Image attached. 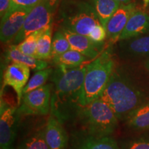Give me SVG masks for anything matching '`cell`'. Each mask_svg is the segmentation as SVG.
<instances>
[{
  "instance_id": "6da1fadb",
  "label": "cell",
  "mask_w": 149,
  "mask_h": 149,
  "mask_svg": "<svg viewBox=\"0 0 149 149\" xmlns=\"http://www.w3.org/2000/svg\"><path fill=\"white\" fill-rule=\"evenodd\" d=\"M86 65L67 68L56 65L51 80L54 85L51 97V110L53 116L60 121L70 115L74 109L77 113L81 107L84 79Z\"/></svg>"
},
{
  "instance_id": "7a4b0ae2",
  "label": "cell",
  "mask_w": 149,
  "mask_h": 149,
  "mask_svg": "<svg viewBox=\"0 0 149 149\" xmlns=\"http://www.w3.org/2000/svg\"><path fill=\"white\" fill-rule=\"evenodd\" d=\"M59 28L89 37L103 48L107 31L92 3L86 0H61L58 8Z\"/></svg>"
},
{
  "instance_id": "3957f363",
  "label": "cell",
  "mask_w": 149,
  "mask_h": 149,
  "mask_svg": "<svg viewBox=\"0 0 149 149\" xmlns=\"http://www.w3.org/2000/svg\"><path fill=\"white\" fill-rule=\"evenodd\" d=\"M99 98L111 108L118 120L126 119L144 102L141 91L128 77L115 70Z\"/></svg>"
},
{
  "instance_id": "277c9868",
  "label": "cell",
  "mask_w": 149,
  "mask_h": 149,
  "mask_svg": "<svg viewBox=\"0 0 149 149\" xmlns=\"http://www.w3.org/2000/svg\"><path fill=\"white\" fill-rule=\"evenodd\" d=\"M114 70L115 61L110 49L103 51L90 64H86L81 107H85L100 97Z\"/></svg>"
},
{
  "instance_id": "5b68a950",
  "label": "cell",
  "mask_w": 149,
  "mask_h": 149,
  "mask_svg": "<svg viewBox=\"0 0 149 149\" xmlns=\"http://www.w3.org/2000/svg\"><path fill=\"white\" fill-rule=\"evenodd\" d=\"M77 116L86 135L102 137L112 135L116 129L118 118L112 109L100 98L78 110Z\"/></svg>"
},
{
  "instance_id": "8992f818",
  "label": "cell",
  "mask_w": 149,
  "mask_h": 149,
  "mask_svg": "<svg viewBox=\"0 0 149 149\" xmlns=\"http://www.w3.org/2000/svg\"><path fill=\"white\" fill-rule=\"evenodd\" d=\"M53 15L45 2L42 0L28 14L23 26L14 39L13 44H19L29 35L53 26Z\"/></svg>"
},
{
  "instance_id": "52a82bcc",
  "label": "cell",
  "mask_w": 149,
  "mask_h": 149,
  "mask_svg": "<svg viewBox=\"0 0 149 149\" xmlns=\"http://www.w3.org/2000/svg\"><path fill=\"white\" fill-rule=\"evenodd\" d=\"M51 84L23 95L18 112L20 115H45L51 109Z\"/></svg>"
},
{
  "instance_id": "ba28073f",
  "label": "cell",
  "mask_w": 149,
  "mask_h": 149,
  "mask_svg": "<svg viewBox=\"0 0 149 149\" xmlns=\"http://www.w3.org/2000/svg\"><path fill=\"white\" fill-rule=\"evenodd\" d=\"M19 113L15 107L9 105L1 97L0 102V147L14 149L17 135Z\"/></svg>"
},
{
  "instance_id": "9c48e42d",
  "label": "cell",
  "mask_w": 149,
  "mask_h": 149,
  "mask_svg": "<svg viewBox=\"0 0 149 149\" xmlns=\"http://www.w3.org/2000/svg\"><path fill=\"white\" fill-rule=\"evenodd\" d=\"M30 69L26 65L12 62L7 66L3 72L2 90L6 86L12 87L17 94L18 106L21 104L24 87L29 81Z\"/></svg>"
},
{
  "instance_id": "30bf717a",
  "label": "cell",
  "mask_w": 149,
  "mask_h": 149,
  "mask_svg": "<svg viewBox=\"0 0 149 149\" xmlns=\"http://www.w3.org/2000/svg\"><path fill=\"white\" fill-rule=\"evenodd\" d=\"M136 9L135 3L122 4L110 18L106 26V31L107 39L111 44L119 42L120 35L125 29L128 19Z\"/></svg>"
},
{
  "instance_id": "8fae6325",
  "label": "cell",
  "mask_w": 149,
  "mask_h": 149,
  "mask_svg": "<svg viewBox=\"0 0 149 149\" xmlns=\"http://www.w3.org/2000/svg\"><path fill=\"white\" fill-rule=\"evenodd\" d=\"M31 9L18 8L6 17L1 19L0 40L2 43L14 40L23 26L26 18Z\"/></svg>"
},
{
  "instance_id": "7c38bea8",
  "label": "cell",
  "mask_w": 149,
  "mask_h": 149,
  "mask_svg": "<svg viewBox=\"0 0 149 149\" xmlns=\"http://www.w3.org/2000/svg\"><path fill=\"white\" fill-rule=\"evenodd\" d=\"M59 30L64 33L69 42L71 50L79 52L88 59L93 60L102 53L103 48L93 42L89 37L65 29L59 28Z\"/></svg>"
},
{
  "instance_id": "4fadbf2b",
  "label": "cell",
  "mask_w": 149,
  "mask_h": 149,
  "mask_svg": "<svg viewBox=\"0 0 149 149\" xmlns=\"http://www.w3.org/2000/svg\"><path fill=\"white\" fill-rule=\"evenodd\" d=\"M121 55L128 58H149V34L119 42Z\"/></svg>"
},
{
  "instance_id": "5bb4252c",
  "label": "cell",
  "mask_w": 149,
  "mask_h": 149,
  "mask_svg": "<svg viewBox=\"0 0 149 149\" xmlns=\"http://www.w3.org/2000/svg\"><path fill=\"white\" fill-rule=\"evenodd\" d=\"M146 34H149V15L137 8L128 19L119 42Z\"/></svg>"
},
{
  "instance_id": "9a60e30c",
  "label": "cell",
  "mask_w": 149,
  "mask_h": 149,
  "mask_svg": "<svg viewBox=\"0 0 149 149\" xmlns=\"http://www.w3.org/2000/svg\"><path fill=\"white\" fill-rule=\"evenodd\" d=\"M45 139L50 149H66L68 136L61 123L55 116L48 118L45 127Z\"/></svg>"
},
{
  "instance_id": "2e32d148",
  "label": "cell",
  "mask_w": 149,
  "mask_h": 149,
  "mask_svg": "<svg viewBox=\"0 0 149 149\" xmlns=\"http://www.w3.org/2000/svg\"><path fill=\"white\" fill-rule=\"evenodd\" d=\"M4 57L7 62L21 63V64L26 65L31 69L36 70V71L45 69L48 66L47 61L25 55L19 51L14 44H12L7 48L6 51H5Z\"/></svg>"
},
{
  "instance_id": "e0dca14e",
  "label": "cell",
  "mask_w": 149,
  "mask_h": 149,
  "mask_svg": "<svg viewBox=\"0 0 149 149\" xmlns=\"http://www.w3.org/2000/svg\"><path fill=\"white\" fill-rule=\"evenodd\" d=\"M126 120L130 127L138 130L149 129V101L136 108Z\"/></svg>"
},
{
  "instance_id": "ac0fdd59",
  "label": "cell",
  "mask_w": 149,
  "mask_h": 149,
  "mask_svg": "<svg viewBox=\"0 0 149 149\" xmlns=\"http://www.w3.org/2000/svg\"><path fill=\"white\" fill-rule=\"evenodd\" d=\"M75 149H120L111 136L95 137L86 135L80 140Z\"/></svg>"
},
{
  "instance_id": "d6986e66",
  "label": "cell",
  "mask_w": 149,
  "mask_h": 149,
  "mask_svg": "<svg viewBox=\"0 0 149 149\" xmlns=\"http://www.w3.org/2000/svg\"><path fill=\"white\" fill-rule=\"evenodd\" d=\"M91 3L99 19L105 29L110 18L122 5L115 0H92Z\"/></svg>"
},
{
  "instance_id": "ffe728a7",
  "label": "cell",
  "mask_w": 149,
  "mask_h": 149,
  "mask_svg": "<svg viewBox=\"0 0 149 149\" xmlns=\"http://www.w3.org/2000/svg\"><path fill=\"white\" fill-rule=\"evenodd\" d=\"M52 29L53 26L48 27L39 37L35 58L44 61L51 59L52 40H53Z\"/></svg>"
},
{
  "instance_id": "44dd1931",
  "label": "cell",
  "mask_w": 149,
  "mask_h": 149,
  "mask_svg": "<svg viewBox=\"0 0 149 149\" xmlns=\"http://www.w3.org/2000/svg\"><path fill=\"white\" fill-rule=\"evenodd\" d=\"M52 59L55 65H61L67 68H74L82 66L88 59L79 52L70 49L60 55L56 56Z\"/></svg>"
},
{
  "instance_id": "7402d4cb",
  "label": "cell",
  "mask_w": 149,
  "mask_h": 149,
  "mask_svg": "<svg viewBox=\"0 0 149 149\" xmlns=\"http://www.w3.org/2000/svg\"><path fill=\"white\" fill-rule=\"evenodd\" d=\"M16 149H50L45 139V128L22 139Z\"/></svg>"
},
{
  "instance_id": "603a6c76",
  "label": "cell",
  "mask_w": 149,
  "mask_h": 149,
  "mask_svg": "<svg viewBox=\"0 0 149 149\" xmlns=\"http://www.w3.org/2000/svg\"><path fill=\"white\" fill-rule=\"evenodd\" d=\"M53 71V69L51 68H47L45 69L37 71L34 74V75L28 81L27 84L24 87L22 94L25 95L31 92V91L40 88V87L45 85V83L48 78L51 77Z\"/></svg>"
},
{
  "instance_id": "cb8c5ba5",
  "label": "cell",
  "mask_w": 149,
  "mask_h": 149,
  "mask_svg": "<svg viewBox=\"0 0 149 149\" xmlns=\"http://www.w3.org/2000/svg\"><path fill=\"white\" fill-rule=\"evenodd\" d=\"M45 30L33 33V34L29 35L27 38H26L24 41H22L21 43L18 44H14V45L22 53L35 58L38 39Z\"/></svg>"
},
{
  "instance_id": "d4e9b609",
  "label": "cell",
  "mask_w": 149,
  "mask_h": 149,
  "mask_svg": "<svg viewBox=\"0 0 149 149\" xmlns=\"http://www.w3.org/2000/svg\"><path fill=\"white\" fill-rule=\"evenodd\" d=\"M71 49L67 38L60 30L54 33L52 40L51 59L56 56L60 55Z\"/></svg>"
},
{
  "instance_id": "484cf974",
  "label": "cell",
  "mask_w": 149,
  "mask_h": 149,
  "mask_svg": "<svg viewBox=\"0 0 149 149\" xmlns=\"http://www.w3.org/2000/svg\"><path fill=\"white\" fill-rule=\"evenodd\" d=\"M42 0H10V4L8 12L6 13L3 18L6 17L14 10L18 8H30L32 9L37 6Z\"/></svg>"
},
{
  "instance_id": "4316f807",
  "label": "cell",
  "mask_w": 149,
  "mask_h": 149,
  "mask_svg": "<svg viewBox=\"0 0 149 149\" xmlns=\"http://www.w3.org/2000/svg\"><path fill=\"white\" fill-rule=\"evenodd\" d=\"M125 149H149V139H138L130 141L126 144Z\"/></svg>"
},
{
  "instance_id": "83f0119b",
  "label": "cell",
  "mask_w": 149,
  "mask_h": 149,
  "mask_svg": "<svg viewBox=\"0 0 149 149\" xmlns=\"http://www.w3.org/2000/svg\"><path fill=\"white\" fill-rule=\"evenodd\" d=\"M53 15L58 10L61 0H43Z\"/></svg>"
},
{
  "instance_id": "f1b7e54d",
  "label": "cell",
  "mask_w": 149,
  "mask_h": 149,
  "mask_svg": "<svg viewBox=\"0 0 149 149\" xmlns=\"http://www.w3.org/2000/svg\"><path fill=\"white\" fill-rule=\"evenodd\" d=\"M10 0H0V15L2 19L6 15L10 7Z\"/></svg>"
},
{
  "instance_id": "f546056e",
  "label": "cell",
  "mask_w": 149,
  "mask_h": 149,
  "mask_svg": "<svg viewBox=\"0 0 149 149\" xmlns=\"http://www.w3.org/2000/svg\"><path fill=\"white\" fill-rule=\"evenodd\" d=\"M115 1H118L119 3H122V4H126V3H130L131 0H115Z\"/></svg>"
},
{
  "instance_id": "4dcf8cb0",
  "label": "cell",
  "mask_w": 149,
  "mask_h": 149,
  "mask_svg": "<svg viewBox=\"0 0 149 149\" xmlns=\"http://www.w3.org/2000/svg\"><path fill=\"white\" fill-rule=\"evenodd\" d=\"M144 66L146 67V68H147L149 70V58L147 59V60L145 61Z\"/></svg>"
},
{
  "instance_id": "1f68e13d",
  "label": "cell",
  "mask_w": 149,
  "mask_h": 149,
  "mask_svg": "<svg viewBox=\"0 0 149 149\" xmlns=\"http://www.w3.org/2000/svg\"><path fill=\"white\" fill-rule=\"evenodd\" d=\"M143 1H144V4L145 7L148 6L149 5V0H143Z\"/></svg>"
}]
</instances>
